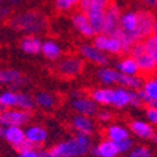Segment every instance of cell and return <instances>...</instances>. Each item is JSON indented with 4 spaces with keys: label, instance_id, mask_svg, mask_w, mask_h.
Instances as JSON below:
<instances>
[{
    "label": "cell",
    "instance_id": "1",
    "mask_svg": "<svg viewBox=\"0 0 157 157\" xmlns=\"http://www.w3.org/2000/svg\"><path fill=\"white\" fill-rule=\"evenodd\" d=\"M9 24L15 30L36 34L44 32V29L47 28V19L43 14L38 11H27L13 17L9 20Z\"/></svg>",
    "mask_w": 157,
    "mask_h": 157
},
{
    "label": "cell",
    "instance_id": "2",
    "mask_svg": "<svg viewBox=\"0 0 157 157\" xmlns=\"http://www.w3.org/2000/svg\"><path fill=\"white\" fill-rule=\"evenodd\" d=\"M90 148V142L87 136L79 135L67 142L59 143V145L52 147L49 150L53 157H77L87 153Z\"/></svg>",
    "mask_w": 157,
    "mask_h": 157
},
{
    "label": "cell",
    "instance_id": "3",
    "mask_svg": "<svg viewBox=\"0 0 157 157\" xmlns=\"http://www.w3.org/2000/svg\"><path fill=\"white\" fill-rule=\"evenodd\" d=\"M137 27L136 30L132 33H128L129 36L132 38L135 43L145 42L147 38L155 34V27H156V18L148 10H138L137 13Z\"/></svg>",
    "mask_w": 157,
    "mask_h": 157
},
{
    "label": "cell",
    "instance_id": "4",
    "mask_svg": "<svg viewBox=\"0 0 157 157\" xmlns=\"http://www.w3.org/2000/svg\"><path fill=\"white\" fill-rule=\"evenodd\" d=\"M129 54H131V57H132L137 62L138 67H140V72L143 75L157 73V62L147 52L145 42L136 43L132 47V49H131Z\"/></svg>",
    "mask_w": 157,
    "mask_h": 157
},
{
    "label": "cell",
    "instance_id": "5",
    "mask_svg": "<svg viewBox=\"0 0 157 157\" xmlns=\"http://www.w3.org/2000/svg\"><path fill=\"white\" fill-rule=\"evenodd\" d=\"M122 17H121V10L114 2L109 4L106 11V19H104V25L102 34L106 36L117 38L122 32Z\"/></svg>",
    "mask_w": 157,
    "mask_h": 157
},
{
    "label": "cell",
    "instance_id": "6",
    "mask_svg": "<svg viewBox=\"0 0 157 157\" xmlns=\"http://www.w3.org/2000/svg\"><path fill=\"white\" fill-rule=\"evenodd\" d=\"M30 117V113L24 109H5L2 112L0 116V122L3 126L11 127V126H21L25 122H28Z\"/></svg>",
    "mask_w": 157,
    "mask_h": 157
},
{
    "label": "cell",
    "instance_id": "7",
    "mask_svg": "<svg viewBox=\"0 0 157 157\" xmlns=\"http://www.w3.org/2000/svg\"><path fill=\"white\" fill-rule=\"evenodd\" d=\"M93 44L96 48H98L102 52H109L113 54H121L123 53V45L118 38L106 36L103 34H99L94 38Z\"/></svg>",
    "mask_w": 157,
    "mask_h": 157
},
{
    "label": "cell",
    "instance_id": "8",
    "mask_svg": "<svg viewBox=\"0 0 157 157\" xmlns=\"http://www.w3.org/2000/svg\"><path fill=\"white\" fill-rule=\"evenodd\" d=\"M106 11L107 9L103 8L98 4H92L89 8V10L87 11V17L88 20L90 23V27L94 30V34H102L103 30V25H104V19H106Z\"/></svg>",
    "mask_w": 157,
    "mask_h": 157
},
{
    "label": "cell",
    "instance_id": "9",
    "mask_svg": "<svg viewBox=\"0 0 157 157\" xmlns=\"http://www.w3.org/2000/svg\"><path fill=\"white\" fill-rule=\"evenodd\" d=\"M82 68H83V62L78 58L71 57V58H65L64 60L60 62L58 71L60 74L65 77H74L81 73Z\"/></svg>",
    "mask_w": 157,
    "mask_h": 157
},
{
    "label": "cell",
    "instance_id": "10",
    "mask_svg": "<svg viewBox=\"0 0 157 157\" xmlns=\"http://www.w3.org/2000/svg\"><path fill=\"white\" fill-rule=\"evenodd\" d=\"M81 53L88 60L93 62L96 64H106L108 62L106 54H104V52L99 50L94 45H82L81 47Z\"/></svg>",
    "mask_w": 157,
    "mask_h": 157
},
{
    "label": "cell",
    "instance_id": "11",
    "mask_svg": "<svg viewBox=\"0 0 157 157\" xmlns=\"http://www.w3.org/2000/svg\"><path fill=\"white\" fill-rule=\"evenodd\" d=\"M2 136L8 141L10 142L13 147H15L18 145L27 138L25 137V132L20 128V127H17V126H11V127H6V128H2Z\"/></svg>",
    "mask_w": 157,
    "mask_h": 157
},
{
    "label": "cell",
    "instance_id": "12",
    "mask_svg": "<svg viewBox=\"0 0 157 157\" xmlns=\"http://www.w3.org/2000/svg\"><path fill=\"white\" fill-rule=\"evenodd\" d=\"M73 24H74L75 29L81 34H83L84 36H92L94 34V30L92 29V27H90L88 17L82 11L77 13V14L73 17Z\"/></svg>",
    "mask_w": 157,
    "mask_h": 157
},
{
    "label": "cell",
    "instance_id": "13",
    "mask_svg": "<svg viewBox=\"0 0 157 157\" xmlns=\"http://www.w3.org/2000/svg\"><path fill=\"white\" fill-rule=\"evenodd\" d=\"M118 148H117L116 142L111 140H106L101 142L97 147L93 148V155L99 156V157H116V155H118Z\"/></svg>",
    "mask_w": 157,
    "mask_h": 157
},
{
    "label": "cell",
    "instance_id": "14",
    "mask_svg": "<svg viewBox=\"0 0 157 157\" xmlns=\"http://www.w3.org/2000/svg\"><path fill=\"white\" fill-rule=\"evenodd\" d=\"M129 128L135 135H137L138 137H142V138H152L153 140V137L156 136L153 132V128L150 124H147L145 122H141V121L131 122Z\"/></svg>",
    "mask_w": 157,
    "mask_h": 157
},
{
    "label": "cell",
    "instance_id": "15",
    "mask_svg": "<svg viewBox=\"0 0 157 157\" xmlns=\"http://www.w3.org/2000/svg\"><path fill=\"white\" fill-rule=\"evenodd\" d=\"M73 107L75 111L84 116H93L97 112V106L93 101L87 99V98H78L73 102Z\"/></svg>",
    "mask_w": 157,
    "mask_h": 157
},
{
    "label": "cell",
    "instance_id": "16",
    "mask_svg": "<svg viewBox=\"0 0 157 157\" xmlns=\"http://www.w3.org/2000/svg\"><path fill=\"white\" fill-rule=\"evenodd\" d=\"M20 47H21V49L25 52V53L36 54L38 52L42 50L43 44L40 43V40H39L38 38H35L33 35H29V36H25L23 40H21Z\"/></svg>",
    "mask_w": 157,
    "mask_h": 157
},
{
    "label": "cell",
    "instance_id": "17",
    "mask_svg": "<svg viewBox=\"0 0 157 157\" xmlns=\"http://www.w3.org/2000/svg\"><path fill=\"white\" fill-rule=\"evenodd\" d=\"M117 69H118L121 73L127 74V75H135V74H137L140 72L138 64L132 57L124 58L120 63H117Z\"/></svg>",
    "mask_w": 157,
    "mask_h": 157
},
{
    "label": "cell",
    "instance_id": "18",
    "mask_svg": "<svg viewBox=\"0 0 157 157\" xmlns=\"http://www.w3.org/2000/svg\"><path fill=\"white\" fill-rule=\"evenodd\" d=\"M25 137H27V140H29L30 142L40 146V143H43L47 138V132L42 127L34 126V127H29L27 131H25Z\"/></svg>",
    "mask_w": 157,
    "mask_h": 157
},
{
    "label": "cell",
    "instance_id": "19",
    "mask_svg": "<svg viewBox=\"0 0 157 157\" xmlns=\"http://www.w3.org/2000/svg\"><path fill=\"white\" fill-rule=\"evenodd\" d=\"M75 129L79 132L81 135H90L93 131V124L90 122V120L88 118L87 116H77L74 118V122H73Z\"/></svg>",
    "mask_w": 157,
    "mask_h": 157
},
{
    "label": "cell",
    "instance_id": "20",
    "mask_svg": "<svg viewBox=\"0 0 157 157\" xmlns=\"http://www.w3.org/2000/svg\"><path fill=\"white\" fill-rule=\"evenodd\" d=\"M92 99L97 103H101V104H109L112 103V99H113V90L112 89H108V88H103V89H96L92 92L90 94Z\"/></svg>",
    "mask_w": 157,
    "mask_h": 157
},
{
    "label": "cell",
    "instance_id": "21",
    "mask_svg": "<svg viewBox=\"0 0 157 157\" xmlns=\"http://www.w3.org/2000/svg\"><path fill=\"white\" fill-rule=\"evenodd\" d=\"M118 84H122L124 87H128L131 89H141L142 87V78L135 77V75H127L120 72L118 77Z\"/></svg>",
    "mask_w": 157,
    "mask_h": 157
},
{
    "label": "cell",
    "instance_id": "22",
    "mask_svg": "<svg viewBox=\"0 0 157 157\" xmlns=\"http://www.w3.org/2000/svg\"><path fill=\"white\" fill-rule=\"evenodd\" d=\"M131 103V98H129V90H124L122 88H118L113 90V99H112V104L116 107H123L126 104Z\"/></svg>",
    "mask_w": 157,
    "mask_h": 157
},
{
    "label": "cell",
    "instance_id": "23",
    "mask_svg": "<svg viewBox=\"0 0 157 157\" xmlns=\"http://www.w3.org/2000/svg\"><path fill=\"white\" fill-rule=\"evenodd\" d=\"M106 133H107L108 140H111L113 142H120V141H123V140L128 138V132L124 128H122L120 126L108 127L107 131H106Z\"/></svg>",
    "mask_w": 157,
    "mask_h": 157
},
{
    "label": "cell",
    "instance_id": "24",
    "mask_svg": "<svg viewBox=\"0 0 157 157\" xmlns=\"http://www.w3.org/2000/svg\"><path fill=\"white\" fill-rule=\"evenodd\" d=\"M0 81L2 83H14V84H20L24 79L21 78V74L18 71L14 69H5L0 74Z\"/></svg>",
    "mask_w": 157,
    "mask_h": 157
},
{
    "label": "cell",
    "instance_id": "25",
    "mask_svg": "<svg viewBox=\"0 0 157 157\" xmlns=\"http://www.w3.org/2000/svg\"><path fill=\"white\" fill-rule=\"evenodd\" d=\"M98 78L103 82V83H118V77H120V72H116L113 69H108V68H104L98 71L97 73Z\"/></svg>",
    "mask_w": 157,
    "mask_h": 157
},
{
    "label": "cell",
    "instance_id": "26",
    "mask_svg": "<svg viewBox=\"0 0 157 157\" xmlns=\"http://www.w3.org/2000/svg\"><path fill=\"white\" fill-rule=\"evenodd\" d=\"M137 27V14L136 13H126L122 17V29L124 32L132 33Z\"/></svg>",
    "mask_w": 157,
    "mask_h": 157
},
{
    "label": "cell",
    "instance_id": "27",
    "mask_svg": "<svg viewBox=\"0 0 157 157\" xmlns=\"http://www.w3.org/2000/svg\"><path fill=\"white\" fill-rule=\"evenodd\" d=\"M42 52H43V54L49 58V59H57L59 56H60V49L59 47L54 43V42H45L43 43V47H42Z\"/></svg>",
    "mask_w": 157,
    "mask_h": 157
},
{
    "label": "cell",
    "instance_id": "28",
    "mask_svg": "<svg viewBox=\"0 0 157 157\" xmlns=\"http://www.w3.org/2000/svg\"><path fill=\"white\" fill-rule=\"evenodd\" d=\"M0 103H2V112L8 107L18 106V93L14 92H4L0 96Z\"/></svg>",
    "mask_w": 157,
    "mask_h": 157
},
{
    "label": "cell",
    "instance_id": "29",
    "mask_svg": "<svg viewBox=\"0 0 157 157\" xmlns=\"http://www.w3.org/2000/svg\"><path fill=\"white\" fill-rule=\"evenodd\" d=\"M19 109H24V111H29L33 109L34 107V102L33 99L27 96V94H23V93H18V106Z\"/></svg>",
    "mask_w": 157,
    "mask_h": 157
},
{
    "label": "cell",
    "instance_id": "30",
    "mask_svg": "<svg viewBox=\"0 0 157 157\" xmlns=\"http://www.w3.org/2000/svg\"><path fill=\"white\" fill-rule=\"evenodd\" d=\"M81 4V0H56V8L60 11H69Z\"/></svg>",
    "mask_w": 157,
    "mask_h": 157
},
{
    "label": "cell",
    "instance_id": "31",
    "mask_svg": "<svg viewBox=\"0 0 157 157\" xmlns=\"http://www.w3.org/2000/svg\"><path fill=\"white\" fill-rule=\"evenodd\" d=\"M143 92L148 96V98L157 99V79H148L143 84Z\"/></svg>",
    "mask_w": 157,
    "mask_h": 157
},
{
    "label": "cell",
    "instance_id": "32",
    "mask_svg": "<svg viewBox=\"0 0 157 157\" xmlns=\"http://www.w3.org/2000/svg\"><path fill=\"white\" fill-rule=\"evenodd\" d=\"M35 99H36V103L39 104V106L44 107V108L52 107L53 103H54V97L52 94H49V93H39V94H36Z\"/></svg>",
    "mask_w": 157,
    "mask_h": 157
},
{
    "label": "cell",
    "instance_id": "33",
    "mask_svg": "<svg viewBox=\"0 0 157 157\" xmlns=\"http://www.w3.org/2000/svg\"><path fill=\"white\" fill-rule=\"evenodd\" d=\"M145 45H146L147 52L157 62V34H153L150 38H147L145 40Z\"/></svg>",
    "mask_w": 157,
    "mask_h": 157
},
{
    "label": "cell",
    "instance_id": "34",
    "mask_svg": "<svg viewBox=\"0 0 157 157\" xmlns=\"http://www.w3.org/2000/svg\"><path fill=\"white\" fill-rule=\"evenodd\" d=\"M38 147V145H35V143H33V142H30L29 140H27L25 138L20 145H18V146H15L14 148L19 152V153H21V152H25V151H29V150H35Z\"/></svg>",
    "mask_w": 157,
    "mask_h": 157
},
{
    "label": "cell",
    "instance_id": "35",
    "mask_svg": "<svg viewBox=\"0 0 157 157\" xmlns=\"http://www.w3.org/2000/svg\"><path fill=\"white\" fill-rule=\"evenodd\" d=\"M116 145H117V148H118V152H126L131 148V146H132V141L129 138H126L123 141L116 142Z\"/></svg>",
    "mask_w": 157,
    "mask_h": 157
},
{
    "label": "cell",
    "instance_id": "36",
    "mask_svg": "<svg viewBox=\"0 0 157 157\" xmlns=\"http://www.w3.org/2000/svg\"><path fill=\"white\" fill-rule=\"evenodd\" d=\"M129 157H150V151L146 147H138L131 152Z\"/></svg>",
    "mask_w": 157,
    "mask_h": 157
},
{
    "label": "cell",
    "instance_id": "37",
    "mask_svg": "<svg viewBox=\"0 0 157 157\" xmlns=\"http://www.w3.org/2000/svg\"><path fill=\"white\" fill-rule=\"evenodd\" d=\"M129 98H131V104H132V106L138 107V106H142V104H143V102H142L138 92H135V90H129Z\"/></svg>",
    "mask_w": 157,
    "mask_h": 157
},
{
    "label": "cell",
    "instance_id": "38",
    "mask_svg": "<svg viewBox=\"0 0 157 157\" xmlns=\"http://www.w3.org/2000/svg\"><path fill=\"white\" fill-rule=\"evenodd\" d=\"M146 113H147L148 121L152 122V123H155V124H157V108H151V107H148Z\"/></svg>",
    "mask_w": 157,
    "mask_h": 157
},
{
    "label": "cell",
    "instance_id": "39",
    "mask_svg": "<svg viewBox=\"0 0 157 157\" xmlns=\"http://www.w3.org/2000/svg\"><path fill=\"white\" fill-rule=\"evenodd\" d=\"M20 157H42V152H36L35 150H29L20 153Z\"/></svg>",
    "mask_w": 157,
    "mask_h": 157
},
{
    "label": "cell",
    "instance_id": "40",
    "mask_svg": "<svg viewBox=\"0 0 157 157\" xmlns=\"http://www.w3.org/2000/svg\"><path fill=\"white\" fill-rule=\"evenodd\" d=\"M140 2L143 3L145 5H147L148 8L157 9V0H140Z\"/></svg>",
    "mask_w": 157,
    "mask_h": 157
},
{
    "label": "cell",
    "instance_id": "41",
    "mask_svg": "<svg viewBox=\"0 0 157 157\" xmlns=\"http://www.w3.org/2000/svg\"><path fill=\"white\" fill-rule=\"evenodd\" d=\"M98 117H99L101 121H108V120H111V113H108V112H101V113H98Z\"/></svg>",
    "mask_w": 157,
    "mask_h": 157
},
{
    "label": "cell",
    "instance_id": "42",
    "mask_svg": "<svg viewBox=\"0 0 157 157\" xmlns=\"http://www.w3.org/2000/svg\"><path fill=\"white\" fill-rule=\"evenodd\" d=\"M9 14V9L6 8V6H3V9H2V17L4 18V17H6Z\"/></svg>",
    "mask_w": 157,
    "mask_h": 157
},
{
    "label": "cell",
    "instance_id": "43",
    "mask_svg": "<svg viewBox=\"0 0 157 157\" xmlns=\"http://www.w3.org/2000/svg\"><path fill=\"white\" fill-rule=\"evenodd\" d=\"M42 157H53V156L50 155L49 151H45V152H42Z\"/></svg>",
    "mask_w": 157,
    "mask_h": 157
},
{
    "label": "cell",
    "instance_id": "44",
    "mask_svg": "<svg viewBox=\"0 0 157 157\" xmlns=\"http://www.w3.org/2000/svg\"><path fill=\"white\" fill-rule=\"evenodd\" d=\"M6 2H8L9 4H18V3L21 2V0H6Z\"/></svg>",
    "mask_w": 157,
    "mask_h": 157
},
{
    "label": "cell",
    "instance_id": "45",
    "mask_svg": "<svg viewBox=\"0 0 157 157\" xmlns=\"http://www.w3.org/2000/svg\"><path fill=\"white\" fill-rule=\"evenodd\" d=\"M155 34H157V21H156V27H155Z\"/></svg>",
    "mask_w": 157,
    "mask_h": 157
}]
</instances>
